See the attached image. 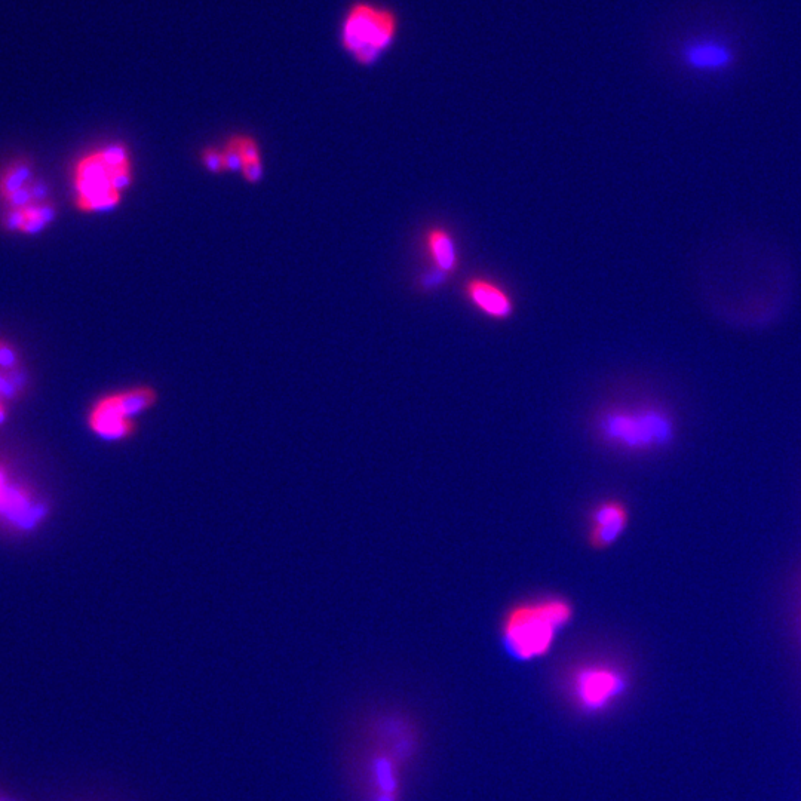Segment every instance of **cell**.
Instances as JSON below:
<instances>
[{
  "mask_svg": "<svg viewBox=\"0 0 801 801\" xmlns=\"http://www.w3.org/2000/svg\"><path fill=\"white\" fill-rule=\"evenodd\" d=\"M575 618V607L558 595L514 604L500 623V638L515 661L533 662L554 649L558 634Z\"/></svg>",
  "mask_w": 801,
  "mask_h": 801,
  "instance_id": "cell-1",
  "label": "cell"
},
{
  "mask_svg": "<svg viewBox=\"0 0 801 801\" xmlns=\"http://www.w3.org/2000/svg\"><path fill=\"white\" fill-rule=\"evenodd\" d=\"M135 164L122 141L104 144L81 158L75 170L78 207L87 213H107L124 201L134 184Z\"/></svg>",
  "mask_w": 801,
  "mask_h": 801,
  "instance_id": "cell-2",
  "label": "cell"
},
{
  "mask_svg": "<svg viewBox=\"0 0 801 801\" xmlns=\"http://www.w3.org/2000/svg\"><path fill=\"white\" fill-rule=\"evenodd\" d=\"M401 18L392 6L377 0H352L337 21L340 51L361 67H373L400 38Z\"/></svg>",
  "mask_w": 801,
  "mask_h": 801,
  "instance_id": "cell-3",
  "label": "cell"
},
{
  "mask_svg": "<svg viewBox=\"0 0 801 801\" xmlns=\"http://www.w3.org/2000/svg\"><path fill=\"white\" fill-rule=\"evenodd\" d=\"M597 434L604 444L628 454L655 453L674 443V417L658 405L612 407L597 419Z\"/></svg>",
  "mask_w": 801,
  "mask_h": 801,
  "instance_id": "cell-4",
  "label": "cell"
},
{
  "mask_svg": "<svg viewBox=\"0 0 801 801\" xmlns=\"http://www.w3.org/2000/svg\"><path fill=\"white\" fill-rule=\"evenodd\" d=\"M161 402V392L150 383L113 389L89 404L85 423L89 434L110 445L131 443L140 434L141 419Z\"/></svg>",
  "mask_w": 801,
  "mask_h": 801,
  "instance_id": "cell-5",
  "label": "cell"
},
{
  "mask_svg": "<svg viewBox=\"0 0 801 801\" xmlns=\"http://www.w3.org/2000/svg\"><path fill=\"white\" fill-rule=\"evenodd\" d=\"M348 763L352 787L359 801H401L402 772L410 758L359 739Z\"/></svg>",
  "mask_w": 801,
  "mask_h": 801,
  "instance_id": "cell-6",
  "label": "cell"
},
{
  "mask_svg": "<svg viewBox=\"0 0 801 801\" xmlns=\"http://www.w3.org/2000/svg\"><path fill=\"white\" fill-rule=\"evenodd\" d=\"M629 678L623 669L607 662H588L573 669L569 693L573 704L586 714L609 710L628 690Z\"/></svg>",
  "mask_w": 801,
  "mask_h": 801,
  "instance_id": "cell-7",
  "label": "cell"
},
{
  "mask_svg": "<svg viewBox=\"0 0 801 801\" xmlns=\"http://www.w3.org/2000/svg\"><path fill=\"white\" fill-rule=\"evenodd\" d=\"M49 508L29 486L18 483L0 462V524L20 533L38 529L48 518Z\"/></svg>",
  "mask_w": 801,
  "mask_h": 801,
  "instance_id": "cell-8",
  "label": "cell"
},
{
  "mask_svg": "<svg viewBox=\"0 0 801 801\" xmlns=\"http://www.w3.org/2000/svg\"><path fill=\"white\" fill-rule=\"evenodd\" d=\"M629 509L625 502L607 499L592 508L588 518L589 546L595 551L612 548L628 529Z\"/></svg>",
  "mask_w": 801,
  "mask_h": 801,
  "instance_id": "cell-9",
  "label": "cell"
},
{
  "mask_svg": "<svg viewBox=\"0 0 801 801\" xmlns=\"http://www.w3.org/2000/svg\"><path fill=\"white\" fill-rule=\"evenodd\" d=\"M229 173H238L248 184H257L265 176L262 147L254 135L236 133L222 144Z\"/></svg>",
  "mask_w": 801,
  "mask_h": 801,
  "instance_id": "cell-10",
  "label": "cell"
},
{
  "mask_svg": "<svg viewBox=\"0 0 801 801\" xmlns=\"http://www.w3.org/2000/svg\"><path fill=\"white\" fill-rule=\"evenodd\" d=\"M683 61L690 70L707 75L727 72L736 61L735 51L726 42L715 38L690 41L683 48Z\"/></svg>",
  "mask_w": 801,
  "mask_h": 801,
  "instance_id": "cell-11",
  "label": "cell"
},
{
  "mask_svg": "<svg viewBox=\"0 0 801 801\" xmlns=\"http://www.w3.org/2000/svg\"><path fill=\"white\" fill-rule=\"evenodd\" d=\"M466 299L483 315L503 321L514 313V302L502 287L486 278H474L466 282Z\"/></svg>",
  "mask_w": 801,
  "mask_h": 801,
  "instance_id": "cell-12",
  "label": "cell"
},
{
  "mask_svg": "<svg viewBox=\"0 0 801 801\" xmlns=\"http://www.w3.org/2000/svg\"><path fill=\"white\" fill-rule=\"evenodd\" d=\"M426 251L431 259L432 267L447 273L456 272L459 267V248L456 239L443 227H434L426 235Z\"/></svg>",
  "mask_w": 801,
  "mask_h": 801,
  "instance_id": "cell-13",
  "label": "cell"
},
{
  "mask_svg": "<svg viewBox=\"0 0 801 801\" xmlns=\"http://www.w3.org/2000/svg\"><path fill=\"white\" fill-rule=\"evenodd\" d=\"M199 162L207 173L210 174H226L229 173L227 168L226 153H224L222 144L219 146H207L199 153Z\"/></svg>",
  "mask_w": 801,
  "mask_h": 801,
  "instance_id": "cell-14",
  "label": "cell"
},
{
  "mask_svg": "<svg viewBox=\"0 0 801 801\" xmlns=\"http://www.w3.org/2000/svg\"><path fill=\"white\" fill-rule=\"evenodd\" d=\"M29 178V167H24V165H21V167L15 168V170L11 171L9 176L5 177V180H3V193H5L6 196L12 195V193L17 192V190H20L21 187H24V183H26Z\"/></svg>",
  "mask_w": 801,
  "mask_h": 801,
  "instance_id": "cell-15",
  "label": "cell"
},
{
  "mask_svg": "<svg viewBox=\"0 0 801 801\" xmlns=\"http://www.w3.org/2000/svg\"><path fill=\"white\" fill-rule=\"evenodd\" d=\"M23 385V374L15 379V377L11 376V374L0 373V398L12 400V398L17 397L18 392H20V388Z\"/></svg>",
  "mask_w": 801,
  "mask_h": 801,
  "instance_id": "cell-16",
  "label": "cell"
},
{
  "mask_svg": "<svg viewBox=\"0 0 801 801\" xmlns=\"http://www.w3.org/2000/svg\"><path fill=\"white\" fill-rule=\"evenodd\" d=\"M447 278V273L441 272V270L432 267L431 270H428V272H425L422 276H420V287L426 291L435 290V288L441 287V285L447 281Z\"/></svg>",
  "mask_w": 801,
  "mask_h": 801,
  "instance_id": "cell-17",
  "label": "cell"
},
{
  "mask_svg": "<svg viewBox=\"0 0 801 801\" xmlns=\"http://www.w3.org/2000/svg\"><path fill=\"white\" fill-rule=\"evenodd\" d=\"M17 362L18 358L14 349L6 345V343L0 342V367L5 368V370H12V368L17 367Z\"/></svg>",
  "mask_w": 801,
  "mask_h": 801,
  "instance_id": "cell-18",
  "label": "cell"
},
{
  "mask_svg": "<svg viewBox=\"0 0 801 801\" xmlns=\"http://www.w3.org/2000/svg\"><path fill=\"white\" fill-rule=\"evenodd\" d=\"M9 202L14 205L17 210H23L29 205V202L32 201V192L26 187H21L20 190L17 192L12 193V195L8 196Z\"/></svg>",
  "mask_w": 801,
  "mask_h": 801,
  "instance_id": "cell-19",
  "label": "cell"
},
{
  "mask_svg": "<svg viewBox=\"0 0 801 801\" xmlns=\"http://www.w3.org/2000/svg\"><path fill=\"white\" fill-rule=\"evenodd\" d=\"M26 220L23 210H14L9 214L6 224H8L9 229H23Z\"/></svg>",
  "mask_w": 801,
  "mask_h": 801,
  "instance_id": "cell-20",
  "label": "cell"
},
{
  "mask_svg": "<svg viewBox=\"0 0 801 801\" xmlns=\"http://www.w3.org/2000/svg\"><path fill=\"white\" fill-rule=\"evenodd\" d=\"M46 223L44 220L39 219V217H35V219H27L26 223H24L23 229L26 233H38L41 230H44Z\"/></svg>",
  "mask_w": 801,
  "mask_h": 801,
  "instance_id": "cell-21",
  "label": "cell"
},
{
  "mask_svg": "<svg viewBox=\"0 0 801 801\" xmlns=\"http://www.w3.org/2000/svg\"><path fill=\"white\" fill-rule=\"evenodd\" d=\"M39 219L44 220L46 224L51 223L55 219V210L51 205H39Z\"/></svg>",
  "mask_w": 801,
  "mask_h": 801,
  "instance_id": "cell-22",
  "label": "cell"
},
{
  "mask_svg": "<svg viewBox=\"0 0 801 801\" xmlns=\"http://www.w3.org/2000/svg\"><path fill=\"white\" fill-rule=\"evenodd\" d=\"M30 192H32V198L44 199L48 190H46L45 184L38 183L30 189Z\"/></svg>",
  "mask_w": 801,
  "mask_h": 801,
  "instance_id": "cell-23",
  "label": "cell"
},
{
  "mask_svg": "<svg viewBox=\"0 0 801 801\" xmlns=\"http://www.w3.org/2000/svg\"><path fill=\"white\" fill-rule=\"evenodd\" d=\"M6 419H8V411H6V407L3 405V402H0V425H3V423L6 422Z\"/></svg>",
  "mask_w": 801,
  "mask_h": 801,
  "instance_id": "cell-24",
  "label": "cell"
},
{
  "mask_svg": "<svg viewBox=\"0 0 801 801\" xmlns=\"http://www.w3.org/2000/svg\"><path fill=\"white\" fill-rule=\"evenodd\" d=\"M0 801H18V800L11 799V797L0 796Z\"/></svg>",
  "mask_w": 801,
  "mask_h": 801,
  "instance_id": "cell-25",
  "label": "cell"
},
{
  "mask_svg": "<svg viewBox=\"0 0 801 801\" xmlns=\"http://www.w3.org/2000/svg\"><path fill=\"white\" fill-rule=\"evenodd\" d=\"M0 402H2V398H0Z\"/></svg>",
  "mask_w": 801,
  "mask_h": 801,
  "instance_id": "cell-26",
  "label": "cell"
},
{
  "mask_svg": "<svg viewBox=\"0 0 801 801\" xmlns=\"http://www.w3.org/2000/svg\"><path fill=\"white\" fill-rule=\"evenodd\" d=\"M800 634H801V628H800Z\"/></svg>",
  "mask_w": 801,
  "mask_h": 801,
  "instance_id": "cell-27",
  "label": "cell"
}]
</instances>
